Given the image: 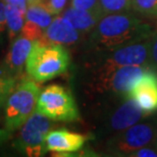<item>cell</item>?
Masks as SVG:
<instances>
[{
  "label": "cell",
  "mask_w": 157,
  "mask_h": 157,
  "mask_svg": "<svg viewBox=\"0 0 157 157\" xmlns=\"http://www.w3.org/2000/svg\"><path fill=\"white\" fill-rule=\"evenodd\" d=\"M37 111L55 121H74L80 117L71 93L56 84L47 86L40 92Z\"/></svg>",
  "instance_id": "4"
},
{
  "label": "cell",
  "mask_w": 157,
  "mask_h": 157,
  "mask_svg": "<svg viewBox=\"0 0 157 157\" xmlns=\"http://www.w3.org/2000/svg\"><path fill=\"white\" fill-rule=\"evenodd\" d=\"M52 124L49 118L40 112H33L21 127L17 148L28 156H41L45 153V139Z\"/></svg>",
  "instance_id": "5"
},
{
  "label": "cell",
  "mask_w": 157,
  "mask_h": 157,
  "mask_svg": "<svg viewBox=\"0 0 157 157\" xmlns=\"http://www.w3.org/2000/svg\"><path fill=\"white\" fill-rule=\"evenodd\" d=\"M102 14L124 13L132 8V0H99Z\"/></svg>",
  "instance_id": "17"
},
{
  "label": "cell",
  "mask_w": 157,
  "mask_h": 157,
  "mask_svg": "<svg viewBox=\"0 0 157 157\" xmlns=\"http://www.w3.org/2000/svg\"><path fill=\"white\" fill-rule=\"evenodd\" d=\"M150 64H153L157 68V29L151 36L150 45Z\"/></svg>",
  "instance_id": "23"
},
{
  "label": "cell",
  "mask_w": 157,
  "mask_h": 157,
  "mask_svg": "<svg viewBox=\"0 0 157 157\" xmlns=\"http://www.w3.org/2000/svg\"><path fill=\"white\" fill-rule=\"evenodd\" d=\"M88 140V137L85 135L75 133L67 130L49 131L45 139V147L47 151L61 153H73L78 151Z\"/></svg>",
  "instance_id": "11"
},
{
  "label": "cell",
  "mask_w": 157,
  "mask_h": 157,
  "mask_svg": "<svg viewBox=\"0 0 157 157\" xmlns=\"http://www.w3.org/2000/svg\"><path fill=\"white\" fill-rule=\"evenodd\" d=\"M40 87L33 78L20 80L9 92L5 103V130L14 132L23 125L37 107Z\"/></svg>",
  "instance_id": "3"
},
{
  "label": "cell",
  "mask_w": 157,
  "mask_h": 157,
  "mask_svg": "<svg viewBox=\"0 0 157 157\" xmlns=\"http://www.w3.org/2000/svg\"><path fill=\"white\" fill-rule=\"evenodd\" d=\"M157 142V128L151 122L136 124L122 131L114 140L112 147L117 153L130 155L146 146H155Z\"/></svg>",
  "instance_id": "7"
},
{
  "label": "cell",
  "mask_w": 157,
  "mask_h": 157,
  "mask_svg": "<svg viewBox=\"0 0 157 157\" xmlns=\"http://www.w3.org/2000/svg\"><path fill=\"white\" fill-rule=\"evenodd\" d=\"M153 31L148 24L127 13L107 14L94 28L93 42L100 49L112 50L149 39Z\"/></svg>",
  "instance_id": "1"
},
{
  "label": "cell",
  "mask_w": 157,
  "mask_h": 157,
  "mask_svg": "<svg viewBox=\"0 0 157 157\" xmlns=\"http://www.w3.org/2000/svg\"><path fill=\"white\" fill-rule=\"evenodd\" d=\"M136 102L133 99L127 97V100L119 106L112 114L110 119V127L114 131H124L132 125L138 124L141 118L145 117Z\"/></svg>",
  "instance_id": "13"
},
{
  "label": "cell",
  "mask_w": 157,
  "mask_h": 157,
  "mask_svg": "<svg viewBox=\"0 0 157 157\" xmlns=\"http://www.w3.org/2000/svg\"><path fill=\"white\" fill-rule=\"evenodd\" d=\"M6 28V15H5V4L0 1V34L5 31Z\"/></svg>",
  "instance_id": "25"
},
{
  "label": "cell",
  "mask_w": 157,
  "mask_h": 157,
  "mask_svg": "<svg viewBox=\"0 0 157 157\" xmlns=\"http://www.w3.org/2000/svg\"><path fill=\"white\" fill-rule=\"evenodd\" d=\"M5 98H6L5 96H3L2 94H0V106H1V105L3 104V102H4Z\"/></svg>",
  "instance_id": "27"
},
{
  "label": "cell",
  "mask_w": 157,
  "mask_h": 157,
  "mask_svg": "<svg viewBox=\"0 0 157 157\" xmlns=\"http://www.w3.org/2000/svg\"><path fill=\"white\" fill-rule=\"evenodd\" d=\"M26 21L38 25L42 29L46 30L52 23V15L45 8L36 2H31L28 4L26 11Z\"/></svg>",
  "instance_id": "16"
},
{
  "label": "cell",
  "mask_w": 157,
  "mask_h": 157,
  "mask_svg": "<svg viewBox=\"0 0 157 157\" xmlns=\"http://www.w3.org/2000/svg\"><path fill=\"white\" fill-rule=\"evenodd\" d=\"M35 41L30 40L24 36H20L12 42L10 49L5 58L4 71L0 73V76L5 78L17 80L18 75L21 73L25 63L32 51Z\"/></svg>",
  "instance_id": "10"
},
{
  "label": "cell",
  "mask_w": 157,
  "mask_h": 157,
  "mask_svg": "<svg viewBox=\"0 0 157 157\" xmlns=\"http://www.w3.org/2000/svg\"><path fill=\"white\" fill-rule=\"evenodd\" d=\"M63 17L80 32H89L97 26L101 20L102 14L99 12L84 10L75 7L68 8L64 12Z\"/></svg>",
  "instance_id": "14"
},
{
  "label": "cell",
  "mask_w": 157,
  "mask_h": 157,
  "mask_svg": "<svg viewBox=\"0 0 157 157\" xmlns=\"http://www.w3.org/2000/svg\"><path fill=\"white\" fill-rule=\"evenodd\" d=\"M155 148L157 149V142H156V145H155Z\"/></svg>",
  "instance_id": "28"
},
{
  "label": "cell",
  "mask_w": 157,
  "mask_h": 157,
  "mask_svg": "<svg viewBox=\"0 0 157 157\" xmlns=\"http://www.w3.org/2000/svg\"><path fill=\"white\" fill-rule=\"evenodd\" d=\"M131 156H137V157H157V149H153L151 147L146 146L142 148L138 149L137 151L133 152Z\"/></svg>",
  "instance_id": "24"
},
{
  "label": "cell",
  "mask_w": 157,
  "mask_h": 157,
  "mask_svg": "<svg viewBox=\"0 0 157 157\" xmlns=\"http://www.w3.org/2000/svg\"><path fill=\"white\" fill-rule=\"evenodd\" d=\"M70 62V53L63 45L36 40L27 59L26 68L31 78L44 83L64 74Z\"/></svg>",
  "instance_id": "2"
},
{
  "label": "cell",
  "mask_w": 157,
  "mask_h": 157,
  "mask_svg": "<svg viewBox=\"0 0 157 157\" xmlns=\"http://www.w3.org/2000/svg\"><path fill=\"white\" fill-rule=\"evenodd\" d=\"M71 7L84 9V10L95 11L102 14L99 5V0H71Z\"/></svg>",
  "instance_id": "21"
},
{
  "label": "cell",
  "mask_w": 157,
  "mask_h": 157,
  "mask_svg": "<svg viewBox=\"0 0 157 157\" xmlns=\"http://www.w3.org/2000/svg\"><path fill=\"white\" fill-rule=\"evenodd\" d=\"M20 80H12V78H5L0 76V94L3 96H8L9 92L13 89L14 86L18 83Z\"/></svg>",
  "instance_id": "22"
},
{
  "label": "cell",
  "mask_w": 157,
  "mask_h": 157,
  "mask_svg": "<svg viewBox=\"0 0 157 157\" xmlns=\"http://www.w3.org/2000/svg\"><path fill=\"white\" fill-rule=\"evenodd\" d=\"M142 109L144 114H152L157 110V73L147 68L143 75L133 84L128 93Z\"/></svg>",
  "instance_id": "8"
},
{
  "label": "cell",
  "mask_w": 157,
  "mask_h": 157,
  "mask_svg": "<svg viewBox=\"0 0 157 157\" xmlns=\"http://www.w3.org/2000/svg\"><path fill=\"white\" fill-rule=\"evenodd\" d=\"M36 2L51 14H58L63 9L67 0H29V3Z\"/></svg>",
  "instance_id": "20"
},
{
  "label": "cell",
  "mask_w": 157,
  "mask_h": 157,
  "mask_svg": "<svg viewBox=\"0 0 157 157\" xmlns=\"http://www.w3.org/2000/svg\"><path fill=\"white\" fill-rule=\"evenodd\" d=\"M132 8L145 17L157 18V0H132Z\"/></svg>",
  "instance_id": "18"
},
{
  "label": "cell",
  "mask_w": 157,
  "mask_h": 157,
  "mask_svg": "<svg viewBox=\"0 0 157 157\" xmlns=\"http://www.w3.org/2000/svg\"><path fill=\"white\" fill-rule=\"evenodd\" d=\"M150 45L151 37L140 42L128 44L118 48L109 50L110 54L106 57L103 64L112 67L124 65H144L150 64Z\"/></svg>",
  "instance_id": "9"
},
{
  "label": "cell",
  "mask_w": 157,
  "mask_h": 157,
  "mask_svg": "<svg viewBox=\"0 0 157 157\" xmlns=\"http://www.w3.org/2000/svg\"><path fill=\"white\" fill-rule=\"evenodd\" d=\"M4 1L8 3V4L17 6V7L21 9L24 12L27 11L28 4H29V0H4Z\"/></svg>",
  "instance_id": "26"
},
{
  "label": "cell",
  "mask_w": 157,
  "mask_h": 157,
  "mask_svg": "<svg viewBox=\"0 0 157 157\" xmlns=\"http://www.w3.org/2000/svg\"><path fill=\"white\" fill-rule=\"evenodd\" d=\"M78 38L80 35L78 30L70 23V21L64 17H58L54 18L45 30L44 37L41 40L49 43L71 45L76 43Z\"/></svg>",
  "instance_id": "12"
},
{
  "label": "cell",
  "mask_w": 157,
  "mask_h": 157,
  "mask_svg": "<svg viewBox=\"0 0 157 157\" xmlns=\"http://www.w3.org/2000/svg\"><path fill=\"white\" fill-rule=\"evenodd\" d=\"M5 15H6V27L8 31V37L13 41L17 36L21 32L26 20V12L14 5L5 4Z\"/></svg>",
  "instance_id": "15"
},
{
  "label": "cell",
  "mask_w": 157,
  "mask_h": 157,
  "mask_svg": "<svg viewBox=\"0 0 157 157\" xmlns=\"http://www.w3.org/2000/svg\"><path fill=\"white\" fill-rule=\"evenodd\" d=\"M149 67L142 65H124L112 67L103 64L99 71L97 89L100 92H114L128 97L133 84L143 75Z\"/></svg>",
  "instance_id": "6"
},
{
  "label": "cell",
  "mask_w": 157,
  "mask_h": 157,
  "mask_svg": "<svg viewBox=\"0 0 157 157\" xmlns=\"http://www.w3.org/2000/svg\"><path fill=\"white\" fill-rule=\"evenodd\" d=\"M21 36L26 37V38L36 41V40H41L44 37L45 34V30L39 27L38 25L32 23V21H26L25 25L21 30Z\"/></svg>",
  "instance_id": "19"
}]
</instances>
